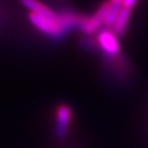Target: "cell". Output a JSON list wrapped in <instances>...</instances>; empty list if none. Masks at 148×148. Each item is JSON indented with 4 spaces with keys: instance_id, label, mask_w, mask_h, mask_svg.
Segmentation results:
<instances>
[{
    "instance_id": "cell-2",
    "label": "cell",
    "mask_w": 148,
    "mask_h": 148,
    "mask_svg": "<svg viewBox=\"0 0 148 148\" xmlns=\"http://www.w3.org/2000/svg\"><path fill=\"white\" fill-rule=\"evenodd\" d=\"M108 8L109 3H104L99 7V9L92 16H80L76 29H78L79 31L86 35L94 34L95 32H97L102 24H104V20L107 12H108Z\"/></svg>"
},
{
    "instance_id": "cell-4",
    "label": "cell",
    "mask_w": 148,
    "mask_h": 148,
    "mask_svg": "<svg viewBox=\"0 0 148 148\" xmlns=\"http://www.w3.org/2000/svg\"><path fill=\"white\" fill-rule=\"evenodd\" d=\"M71 109L67 105H61L57 111V123H56L55 134L58 140H63L67 136L69 127Z\"/></svg>"
},
{
    "instance_id": "cell-9",
    "label": "cell",
    "mask_w": 148,
    "mask_h": 148,
    "mask_svg": "<svg viewBox=\"0 0 148 148\" xmlns=\"http://www.w3.org/2000/svg\"><path fill=\"white\" fill-rule=\"evenodd\" d=\"M137 0H123V6L127 7V8H132L135 5Z\"/></svg>"
},
{
    "instance_id": "cell-1",
    "label": "cell",
    "mask_w": 148,
    "mask_h": 148,
    "mask_svg": "<svg viewBox=\"0 0 148 148\" xmlns=\"http://www.w3.org/2000/svg\"><path fill=\"white\" fill-rule=\"evenodd\" d=\"M29 21L37 30L43 33L46 36H49V38H53V39H63L69 33V31L67 29H65L58 21L57 14L53 18H47V16H39V14L30 12L29 14Z\"/></svg>"
},
{
    "instance_id": "cell-7",
    "label": "cell",
    "mask_w": 148,
    "mask_h": 148,
    "mask_svg": "<svg viewBox=\"0 0 148 148\" xmlns=\"http://www.w3.org/2000/svg\"><path fill=\"white\" fill-rule=\"evenodd\" d=\"M121 7H123L121 3H110V4H109L108 12H107L106 16H105V20H104V25L106 26L108 29L113 26L114 22H115L116 18H117Z\"/></svg>"
},
{
    "instance_id": "cell-3",
    "label": "cell",
    "mask_w": 148,
    "mask_h": 148,
    "mask_svg": "<svg viewBox=\"0 0 148 148\" xmlns=\"http://www.w3.org/2000/svg\"><path fill=\"white\" fill-rule=\"evenodd\" d=\"M99 49L104 51L106 57H115L119 55V44L117 38L110 29L101 30L98 34Z\"/></svg>"
},
{
    "instance_id": "cell-5",
    "label": "cell",
    "mask_w": 148,
    "mask_h": 148,
    "mask_svg": "<svg viewBox=\"0 0 148 148\" xmlns=\"http://www.w3.org/2000/svg\"><path fill=\"white\" fill-rule=\"evenodd\" d=\"M131 12H132L131 8H127V7H123V6L121 7L119 14H118L113 26H112V32L114 33V35L116 37L123 36L125 34V30H127V24H129L130 21Z\"/></svg>"
},
{
    "instance_id": "cell-6",
    "label": "cell",
    "mask_w": 148,
    "mask_h": 148,
    "mask_svg": "<svg viewBox=\"0 0 148 148\" xmlns=\"http://www.w3.org/2000/svg\"><path fill=\"white\" fill-rule=\"evenodd\" d=\"M22 4L30 9L32 14H39V16H47V18H53L56 16V12H51L49 7H46L38 0H21Z\"/></svg>"
},
{
    "instance_id": "cell-8",
    "label": "cell",
    "mask_w": 148,
    "mask_h": 148,
    "mask_svg": "<svg viewBox=\"0 0 148 148\" xmlns=\"http://www.w3.org/2000/svg\"><path fill=\"white\" fill-rule=\"evenodd\" d=\"M79 42H80V44H81V47L90 49V51H92V49H95L96 47H97L95 42L92 41V39H90V38H88V37H82Z\"/></svg>"
},
{
    "instance_id": "cell-10",
    "label": "cell",
    "mask_w": 148,
    "mask_h": 148,
    "mask_svg": "<svg viewBox=\"0 0 148 148\" xmlns=\"http://www.w3.org/2000/svg\"><path fill=\"white\" fill-rule=\"evenodd\" d=\"M123 0H110V3H121L123 4Z\"/></svg>"
}]
</instances>
